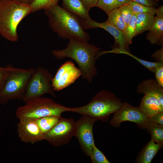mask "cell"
<instances>
[{
    "label": "cell",
    "mask_w": 163,
    "mask_h": 163,
    "mask_svg": "<svg viewBox=\"0 0 163 163\" xmlns=\"http://www.w3.org/2000/svg\"><path fill=\"white\" fill-rule=\"evenodd\" d=\"M69 40L65 49L52 50L53 55L58 59L66 58L73 59L78 66L82 78L91 83L93 78L97 74L95 63L99 57L100 49L88 42Z\"/></svg>",
    "instance_id": "cell-1"
},
{
    "label": "cell",
    "mask_w": 163,
    "mask_h": 163,
    "mask_svg": "<svg viewBox=\"0 0 163 163\" xmlns=\"http://www.w3.org/2000/svg\"><path fill=\"white\" fill-rule=\"evenodd\" d=\"M45 10L50 26L62 38L88 42L89 34L84 30L81 19L58 4Z\"/></svg>",
    "instance_id": "cell-2"
},
{
    "label": "cell",
    "mask_w": 163,
    "mask_h": 163,
    "mask_svg": "<svg viewBox=\"0 0 163 163\" xmlns=\"http://www.w3.org/2000/svg\"><path fill=\"white\" fill-rule=\"evenodd\" d=\"M32 11L30 5L15 0H0V34L9 41H17L18 24Z\"/></svg>",
    "instance_id": "cell-3"
},
{
    "label": "cell",
    "mask_w": 163,
    "mask_h": 163,
    "mask_svg": "<svg viewBox=\"0 0 163 163\" xmlns=\"http://www.w3.org/2000/svg\"><path fill=\"white\" fill-rule=\"evenodd\" d=\"M123 104L111 91L103 90L96 94L87 104L71 107V112L88 116L103 121L108 120L109 115L117 111Z\"/></svg>",
    "instance_id": "cell-4"
},
{
    "label": "cell",
    "mask_w": 163,
    "mask_h": 163,
    "mask_svg": "<svg viewBox=\"0 0 163 163\" xmlns=\"http://www.w3.org/2000/svg\"><path fill=\"white\" fill-rule=\"evenodd\" d=\"M66 111L71 112V107L63 106L51 99L41 97L29 100L18 108L16 116L19 119L37 120L49 116L61 117L62 114Z\"/></svg>",
    "instance_id": "cell-5"
},
{
    "label": "cell",
    "mask_w": 163,
    "mask_h": 163,
    "mask_svg": "<svg viewBox=\"0 0 163 163\" xmlns=\"http://www.w3.org/2000/svg\"><path fill=\"white\" fill-rule=\"evenodd\" d=\"M36 69H25L11 65L8 76L0 92V104L5 105L10 100H22L28 81Z\"/></svg>",
    "instance_id": "cell-6"
},
{
    "label": "cell",
    "mask_w": 163,
    "mask_h": 163,
    "mask_svg": "<svg viewBox=\"0 0 163 163\" xmlns=\"http://www.w3.org/2000/svg\"><path fill=\"white\" fill-rule=\"evenodd\" d=\"M53 78V75L48 69L38 67L28 81L22 100L25 103L30 100L41 97L46 94L56 97L52 84Z\"/></svg>",
    "instance_id": "cell-7"
},
{
    "label": "cell",
    "mask_w": 163,
    "mask_h": 163,
    "mask_svg": "<svg viewBox=\"0 0 163 163\" xmlns=\"http://www.w3.org/2000/svg\"><path fill=\"white\" fill-rule=\"evenodd\" d=\"M75 121L72 118L61 117L58 123L44 135V140L55 147L68 144L75 136Z\"/></svg>",
    "instance_id": "cell-8"
},
{
    "label": "cell",
    "mask_w": 163,
    "mask_h": 163,
    "mask_svg": "<svg viewBox=\"0 0 163 163\" xmlns=\"http://www.w3.org/2000/svg\"><path fill=\"white\" fill-rule=\"evenodd\" d=\"M114 114L110 121V124L115 127L120 126L122 123L130 121L136 123L139 127L147 129L149 117L141 110L139 106L134 107L124 102Z\"/></svg>",
    "instance_id": "cell-9"
},
{
    "label": "cell",
    "mask_w": 163,
    "mask_h": 163,
    "mask_svg": "<svg viewBox=\"0 0 163 163\" xmlns=\"http://www.w3.org/2000/svg\"><path fill=\"white\" fill-rule=\"evenodd\" d=\"M98 120L86 116H82L75 121V136L78 139L83 152L89 156L95 144L93 129L94 123Z\"/></svg>",
    "instance_id": "cell-10"
},
{
    "label": "cell",
    "mask_w": 163,
    "mask_h": 163,
    "mask_svg": "<svg viewBox=\"0 0 163 163\" xmlns=\"http://www.w3.org/2000/svg\"><path fill=\"white\" fill-rule=\"evenodd\" d=\"M81 75L80 70L72 61L66 62L59 67L53 77L52 84L54 90L58 91L68 87Z\"/></svg>",
    "instance_id": "cell-11"
},
{
    "label": "cell",
    "mask_w": 163,
    "mask_h": 163,
    "mask_svg": "<svg viewBox=\"0 0 163 163\" xmlns=\"http://www.w3.org/2000/svg\"><path fill=\"white\" fill-rule=\"evenodd\" d=\"M19 120L17 126V132L22 142L34 144L44 140V134L38 126L37 120L30 118Z\"/></svg>",
    "instance_id": "cell-12"
},
{
    "label": "cell",
    "mask_w": 163,
    "mask_h": 163,
    "mask_svg": "<svg viewBox=\"0 0 163 163\" xmlns=\"http://www.w3.org/2000/svg\"><path fill=\"white\" fill-rule=\"evenodd\" d=\"M81 22L84 29L100 28L109 33L114 38L116 47L124 48L128 50V46L123 32L109 23L107 21L102 23L96 22L91 19L89 20L81 19Z\"/></svg>",
    "instance_id": "cell-13"
},
{
    "label": "cell",
    "mask_w": 163,
    "mask_h": 163,
    "mask_svg": "<svg viewBox=\"0 0 163 163\" xmlns=\"http://www.w3.org/2000/svg\"><path fill=\"white\" fill-rule=\"evenodd\" d=\"M137 92L154 96L159 100L163 104V87L157 82L155 79H146L138 85Z\"/></svg>",
    "instance_id": "cell-14"
},
{
    "label": "cell",
    "mask_w": 163,
    "mask_h": 163,
    "mask_svg": "<svg viewBox=\"0 0 163 163\" xmlns=\"http://www.w3.org/2000/svg\"><path fill=\"white\" fill-rule=\"evenodd\" d=\"M139 107L148 117L156 113L163 112V104L159 100L148 94H145L143 97Z\"/></svg>",
    "instance_id": "cell-15"
},
{
    "label": "cell",
    "mask_w": 163,
    "mask_h": 163,
    "mask_svg": "<svg viewBox=\"0 0 163 163\" xmlns=\"http://www.w3.org/2000/svg\"><path fill=\"white\" fill-rule=\"evenodd\" d=\"M63 8L81 19H91L88 11L81 0H62Z\"/></svg>",
    "instance_id": "cell-16"
},
{
    "label": "cell",
    "mask_w": 163,
    "mask_h": 163,
    "mask_svg": "<svg viewBox=\"0 0 163 163\" xmlns=\"http://www.w3.org/2000/svg\"><path fill=\"white\" fill-rule=\"evenodd\" d=\"M149 30L146 38L150 43L163 44V19L155 17L153 24Z\"/></svg>",
    "instance_id": "cell-17"
},
{
    "label": "cell",
    "mask_w": 163,
    "mask_h": 163,
    "mask_svg": "<svg viewBox=\"0 0 163 163\" xmlns=\"http://www.w3.org/2000/svg\"><path fill=\"white\" fill-rule=\"evenodd\" d=\"M109 53L123 54L128 55L134 58L150 71L153 73L155 72L158 66L163 64V63L158 61L151 62L140 59L132 54L128 50L120 47H113L111 50L110 51H100L98 56L99 57L102 55Z\"/></svg>",
    "instance_id": "cell-18"
},
{
    "label": "cell",
    "mask_w": 163,
    "mask_h": 163,
    "mask_svg": "<svg viewBox=\"0 0 163 163\" xmlns=\"http://www.w3.org/2000/svg\"><path fill=\"white\" fill-rule=\"evenodd\" d=\"M162 147L152 139L147 144L139 155L136 162L139 163H150Z\"/></svg>",
    "instance_id": "cell-19"
},
{
    "label": "cell",
    "mask_w": 163,
    "mask_h": 163,
    "mask_svg": "<svg viewBox=\"0 0 163 163\" xmlns=\"http://www.w3.org/2000/svg\"><path fill=\"white\" fill-rule=\"evenodd\" d=\"M155 17L154 15L149 13L137 14L136 35L149 30L153 24Z\"/></svg>",
    "instance_id": "cell-20"
},
{
    "label": "cell",
    "mask_w": 163,
    "mask_h": 163,
    "mask_svg": "<svg viewBox=\"0 0 163 163\" xmlns=\"http://www.w3.org/2000/svg\"><path fill=\"white\" fill-rule=\"evenodd\" d=\"M60 117L54 116H47L37 119V121L41 131L44 135L58 123Z\"/></svg>",
    "instance_id": "cell-21"
},
{
    "label": "cell",
    "mask_w": 163,
    "mask_h": 163,
    "mask_svg": "<svg viewBox=\"0 0 163 163\" xmlns=\"http://www.w3.org/2000/svg\"><path fill=\"white\" fill-rule=\"evenodd\" d=\"M147 129L151 135V139L162 147L163 145V125L149 121Z\"/></svg>",
    "instance_id": "cell-22"
},
{
    "label": "cell",
    "mask_w": 163,
    "mask_h": 163,
    "mask_svg": "<svg viewBox=\"0 0 163 163\" xmlns=\"http://www.w3.org/2000/svg\"><path fill=\"white\" fill-rule=\"evenodd\" d=\"M107 15L108 18L106 21L120 30L123 32L126 27V25L119 8L113 10Z\"/></svg>",
    "instance_id": "cell-23"
},
{
    "label": "cell",
    "mask_w": 163,
    "mask_h": 163,
    "mask_svg": "<svg viewBox=\"0 0 163 163\" xmlns=\"http://www.w3.org/2000/svg\"><path fill=\"white\" fill-rule=\"evenodd\" d=\"M137 14L133 13L132 17L123 32L128 45L132 43L133 38L136 35Z\"/></svg>",
    "instance_id": "cell-24"
},
{
    "label": "cell",
    "mask_w": 163,
    "mask_h": 163,
    "mask_svg": "<svg viewBox=\"0 0 163 163\" xmlns=\"http://www.w3.org/2000/svg\"><path fill=\"white\" fill-rule=\"evenodd\" d=\"M123 5L117 0H99L95 7L102 9L108 14L113 10L120 8Z\"/></svg>",
    "instance_id": "cell-25"
},
{
    "label": "cell",
    "mask_w": 163,
    "mask_h": 163,
    "mask_svg": "<svg viewBox=\"0 0 163 163\" xmlns=\"http://www.w3.org/2000/svg\"><path fill=\"white\" fill-rule=\"evenodd\" d=\"M59 0H34L30 5L32 8V12L41 9L45 10L57 4Z\"/></svg>",
    "instance_id": "cell-26"
},
{
    "label": "cell",
    "mask_w": 163,
    "mask_h": 163,
    "mask_svg": "<svg viewBox=\"0 0 163 163\" xmlns=\"http://www.w3.org/2000/svg\"><path fill=\"white\" fill-rule=\"evenodd\" d=\"M128 4L131 7L134 13L137 14L142 13H149L155 15L156 8L146 6L137 2L130 1Z\"/></svg>",
    "instance_id": "cell-27"
},
{
    "label": "cell",
    "mask_w": 163,
    "mask_h": 163,
    "mask_svg": "<svg viewBox=\"0 0 163 163\" xmlns=\"http://www.w3.org/2000/svg\"><path fill=\"white\" fill-rule=\"evenodd\" d=\"M92 163H110L108 159L103 153L94 145L89 156Z\"/></svg>",
    "instance_id": "cell-28"
},
{
    "label": "cell",
    "mask_w": 163,
    "mask_h": 163,
    "mask_svg": "<svg viewBox=\"0 0 163 163\" xmlns=\"http://www.w3.org/2000/svg\"><path fill=\"white\" fill-rule=\"evenodd\" d=\"M119 9L126 26L132 17L134 13L133 11L128 4L122 5Z\"/></svg>",
    "instance_id": "cell-29"
},
{
    "label": "cell",
    "mask_w": 163,
    "mask_h": 163,
    "mask_svg": "<svg viewBox=\"0 0 163 163\" xmlns=\"http://www.w3.org/2000/svg\"><path fill=\"white\" fill-rule=\"evenodd\" d=\"M11 65H8L5 67L0 66V92L3 88L8 76Z\"/></svg>",
    "instance_id": "cell-30"
},
{
    "label": "cell",
    "mask_w": 163,
    "mask_h": 163,
    "mask_svg": "<svg viewBox=\"0 0 163 163\" xmlns=\"http://www.w3.org/2000/svg\"><path fill=\"white\" fill-rule=\"evenodd\" d=\"M154 73L156 81L163 87V64L158 66Z\"/></svg>",
    "instance_id": "cell-31"
},
{
    "label": "cell",
    "mask_w": 163,
    "mask_h": 163,
    "mask_svg": "<svg viewBox=\"0 0 163 163\" xmlns=\"http://www.w3.org/2000/svg\"><path fill=\"white\" fill-rule=\"evenodd\" d=\"M149 121L163 125V112L156 113L149 117Z\"/></svg>",
    "instance_id": "cell-32"
},
{
    "label": "cell",
    "mask_w": 163,
    "mask_h": 163,
    "mask_svg": "<svg viewBox=\"0 0 163 163\" xmlns=\"http://www.w3.org/2000/svg\"><path fill=\"white\" fill-rule=\"evenodd\" d=\"M152 57L157 61L163 63V45L161 48L152 55Z\"/></svg>",
    "instance_id": "cell-33"
},
{
    "label": "cell",
    "mask_w": 163,
    "mask_h": 163,
    "mask_svg": "<svg viewBox=\"0 0 163 163\" xmlns=\"http://www.w3.org/2000/svg\"><path fill=\"white\" fill-rule=\"evenodd\" d=\"M87 10L89 11L92 8L95 6L99 0H81Z\"/></svg>",
    "instance_id": "cell-34"
},
{
    "label": "cell",
    "mask_w": 163,
    "mask_h": 163,
    "mask_svg": "<svg viewBox=\"0 0 163 163\" xmlns=\"http://www.w3.org/2000/svg\"><path fill=\"white\" fill-rule=\"evenodd\" d=\"M141 4L146 6L153 7L156 5V3L154 0H130ZM156 2V1H155Z\"/></svg>",
    "instance_id": "cell-35"
},
{
    "label": "cell",
    "mask_w": 163,
    "mask_h": 163,
    "mask_svg": "<svg viewBox=\"0 0 163 163\" xmlns=\"http://www.w3.org/2000/svg\"><path fill=\"white\" fill-rule=\"evenodd\" d=\"M155 14L158 18L163 19V6L161 5L156 8Z\"/></svg>",
    "instance_id": "cell-36"
},
{
    "label": "cell",
    "mask_w": 163,
    "mask_h": 163,
    "mask_svg": "<svg viewBox=\"0 0 163 163\" xmlns=\"http://www.w3.org/2000/svg\"><path fill=\"white\" fill-rule=\"evenodd\" d=\"M19 2L24 4L30 5L34 0H15Z\"/></svg>",
    "instance_id": "cell-37"
},
{
    "label": "cell",
    "mask_w": 163,
    "mask_h": 163,
    "mask_svg": "<svg viewBox=\"0 0 163 163\" xmlns=\"http://www.w3.org/2000/svg\"><path fill=\"white\" fill-rule=\"evenodd\" d=\"M123 4H128L131 1L130 0H117Z\"/></svg>",
    "instance_id": "cell-38"
},
{
    "label": "cell",
    "mask_w": 163,
    "mask_h": 163,
    "mask_svg": "<svg viewBox=\"0 0 163 163\" xmlns=\"http://www.w3.org/2000/svg\"><path fill=\"white\" fill-rule=\"evenodd\" d=\"M154 0L156 2H158V1L159 0Z\"/></svg>",
    "instance_id": "cell-39"
}]
</instances>
